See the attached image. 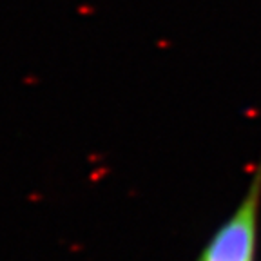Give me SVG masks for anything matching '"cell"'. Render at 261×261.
<instances>
[{"instance_id":"obj_1","label":"cell","mask_w":261,"mask_h":261,"mask_svg":"<svg viewBox=\"0 0 261 261\" xmlns=\"http://www.w3.org/2000/svg\"><path fill=\"white\" fill-rule=\"evenodd\" d=\"M261 225V156L241 200L203 245L196 261H257Z\"/></svg>"}]
</instances>
